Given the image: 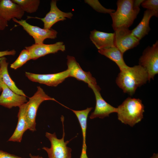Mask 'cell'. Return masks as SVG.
<instances>
[{
    "mask_svg": "<svg viewBox=\"0 0 158 158\" xmlns=\"http://www.w3.org/2000/svg\"><path fill=\"white\" fill-rule=\"evenodd\" d=\"M27 103L19 107L18 114V122L16 128L9 141L20 142L24 133L28 129L26 118Z\"/></svg>",
    "mask_w": 158,
    "mask_h": 158,
    "instance_id": "cell-17",
    "label": "cell"
},
{
    "mask_svg": "<svg viewBox=\"0 0 158 158\" xmlns=\"http://www.w3.org/2000/svg\"></svg>",
    "mask_w": 158,
    "mask_h": 158,
    "instance_id": "cell-34",
    "label": "cell"
},
{
    "mask_svg": "<svg viewBox=\"0 0 158 158\" xmlns=\"http://www.w3.org/2000/svg\"><path fill=\"white\" fill-rule=\"evenodd\" d=\"M114 33H108L94 30L90 32V38L98 50L114 46Z\"/></svg>",
    "mask_w": 158,
    "mask_h": 158,
    "instance_id": "cell-16",
    "label": "cell"
},
{
    "mask_svg": "<svg viewBox=\"0 0 158 158\" xmlns=\"http://www.w3.org/2000/svg\"></svg>",
    "mask_w": 158,
    "mask_h": 158,
    "instance_id": "cell-33",
    "label": "cell"
},
{
    "mask_svg": "<svg viewBox=\"0 0 158 158\" xmlns=\"http://www.w3.org/2000/svg\"><path fill=\"white\" fill-rule=\"evenodd\" d=\"M148 81L146 70L138 65L120 71L116 79L117 85L123 92L133 95L137 88Z\"/></svg>",
    "mask_w": 158,
    "mask_h": 158,
    "instance_id": "cell-1",
    "label": "cell"
},
{
    "mask_svg": "<svg viewBox=\"0 0 158 158\" xmlns=\"http://www.w3.org/2000/svg\"><path fill=\"white\" fill-rule=\"evenodd\" d=\"M8 63L4 56L0 58V72L2 81L11 90L18 95L26 96L23 91L19 89L11 78L8 71Z\"/></svg>",
    "mask_w": 158,
    "mask_h": 158,
    "instance_id": "cell-20",
    "label": "cell"
},
{
    "mask_svg": "<svg viewBox=\"0 0 158 158\" xmlns=\"http://www.w3.org/2000/svg\"><path fill=\"white\" fill-rule=\"evenodd\" d=\"M0 158H23L0 150Z\"/></svg>",
    "mask_w": 158,
    "mask_h": 158,
    "instance_id": "cell-26",
    "label": "cell"
},
{
    "mask_svg": "<svg viewBox=\"0 0 158 158\" xmlns=\"http://www.w3.org/2000/svg\"><path fill=\"white\" fill-rule=\"evenodd\" d=\"M24 12L17 4L10 0H0V16L7 21L15 18L21 19Z\"/></svg>",
    "mask_w": 158,
    "mask_h": 158,
    "instance_id": "cell-15",
    "label": "cell"
},
{
    "mask_svg": "<svg viewBox=\"0 0 158 158\" xmlns=\"http://www.w3.org/2000/svg\"><path fill=\"white\" fill-rule=\"evenodd\" d=\"M25 48L29 51L31 59L33 60L49 54L55 53L59 51H63L65 50V45L61 42L48 44H34L25 47Z\"/></svg>",
    "mask_w": 158,
    "mask_h": 158,
    "instance_id": "cell-12",
    "label": "cell"
},
{
    "mask_svg": "<svg viewBox=\"0 0 158 158\" xmlns=\"http://www.w3.org/2000/svg\"><path fill=\"white\" fill-rule=\"evenodd\" d=\"M8 26V21L0 16V30H4Z\"/></svg>",
    "mask_w": 158,
    "mask_h": 158,
    "instance_id": "cell-28",
    "label": "cell"
},
{
    "mask_svg": "<svg viewBox=\"0 0 158 158\" xmlns=\"http://www.w3.org/2000/svg\"><path fill=\"white\" fill-rule=\"evenodd\" d=\"M2 79L1 77V75L0 72V92L2 90Z\"/></svg>",
    "mask_w": 158,
    "mask_h": 158,
    "instance_id": "cell-31",
    "label": "cell"
},
{
    "mask_svg": "<svg viewBox=\"0 0 158 158\" xmlns=\"http://www.w3.org/2000/svg\"><path fill=\"white\" fill-rule=\"evenodd\" d=\"M150 158H158V154L157 153H154L153 156Z\"/></svg>",
    "mask_w": 158,
    "mask_h": 158,
    "instance_id": "cell-32",
    "label": "cell"
},
{
    "mask_svg": "<svg viewBox=\"0 0 158 158\" xmlns=\"http://www.w3.org/2000/svg\"><path fill=\"white\" fill-rule=\"evenodd\" d=\"M46 100L56 101L54 98L46 94L40 86L34 95L29 98L27 102L26 118L28 129L33 132L36 130V118L38 109L43 102Z\"/></svg>",
    "mask_w": 158,
    "mask_h": 158,
    "instance_id": "cell-5",
    "label": "cell"
},
{
    "mask_svg": "<svg viewBox=\"0 0 158 158\" xmlns=\"http://www.w3.org/2000/svg\"><path fill=\"white\" fill-rule=\"evenodd\" d=\"M2 92L0 95V105L6 108L11 109L18 107L27 103L26 97L15 93L2 82Z\"/></svg>",
    "mask_w": 158,
    "mask_h": 158,
    "instance_id": "cell-14",
    "label": "cell"
},
{
    "mask_svg": "<svg viewBox=\"0 0 158 158\" xmlns=\"http://www.w3.org/2000/svg\"><path fill=\"white\" fill-rule=\"evenodd\" d=\"M67 108L71 110L75 115L81 128L83 135V144L80 158H88L87 154V147L86 142L87 121L88 114L92 108L87 107L85 109L81 110H75Z\"/></svg>",
    "mask_w": 158,
    "mask_h": 158,
    "instance_id": "cell-18",
    "label": "cell"
},
{
    "mask_svg": "<svg viewBox=\"0 0 158 158\" xmlns=\"http://www.w3.org/2000/svg\"><path fill=\"white\" fill-rule=\"evenodd\" d=\"M117 108L118 119L131 127L143 118L144 106L139 99L128 97Z\"/></svg>",
    "mask_w": 158,
    "mask_h": 158,
    "instance_id": "cell-2",
    "label": "cell"
},
{
    "mask_svg": "<svg viewBox=\"0 0 158 158\" xmlns=\"http://www.w3.org/2000/svg\"><path fill=\"white\" fill-rule=\"evenodd\" d=\"M56 1L52 0L50 3L49 11L43 18L28 16V18H34L41 20L44 23V29H50L55 23L66 19V18H71L73 16L71 12L65 13L60 10L56 6Z\"/></svg>",
    "mask_w": 158,
    "mask_h": 158,
    "instance_id": "cell-11",
    "label": "cell"
},
{
    "mask_svg": "<svg viewBox=\"0 0 158 158\" xmlns=\"http://www.w3.org/2000/svg\"><path fill=\"white\" fill-rule=\"evenodd\" d=\"M114 31V46L122 54L139 44L140 40L132 34L128 28H121Z\"/></svg>",
    "mask_w": 158,
    "mask_h": 158,
    "instance_id": "cell-8",
    "label": "cell"
},
{
    "mask_svg": "<svg viewBox=\"0 0 158 158\" xmlns=\"http://www.w3.org/2000/svg\"><path fill=\"white\" fill-rule=\"evenodd\" d=\"M67 65L69 71V77H72L77 80L88 84L97 85L96 80L90 72L84 71L77 62L75 57L68 55Z\"/></svg>",
    "mask_w": 158,
    "mask_h": 158,
    "instance_id": "cell-13",
    "label": "cell"
},
{
    "mask_svg": "<svg viewBox=\"0 0 158 158\" xmlns=\"http://www.w3.org/2000/svg\"><path fill=\"white\" fill-rule=\"evenodd\" d=\"M31 59H32L29 51L26 49H23L15 61L11 64L10 68L16 70Z\"/></svg>",
    "mask_w": 158,
    "mask_h": 158,
    "instance_id": "cell-23",
    "label": "cell"
},
{
    "mask_svg": "<svg viewBox=\"0 0 158 158\" xmlns=\"http://www.w3.org/2000/svg\"><path fill=\"white\" fill-rule=\"evenodd\" d=\"M142 0H133V7L134 8H139L140 4L144 1Z\"/></svg>",
    "mask_w": 158,
    "mask_h": 158,
    "instance_id": "cell-29",
    "label": "cell"
},
{
    "mask_svg": "<svg viewBox=\"0 0 158 158\" xmlns=\"http://www.w3.org/2000/svg\"><path fill=\"white\" fill-rule=\"evenodd\" d=\"M158 13L153 11L147 10L144 13L143 18L138 25L131 30L132 34L140 40L146 35L150 30L149 21L153 16L158 17Z\"/></svg>",
    "mask_w": 158,
    "mask_h": 158,
    "instance_id": "cell-19",
    "label": "cell"
},
{
    "mask_svg": "<svg viewBox=\"0 0 158 158\" xmlns=\"http://www.w3.org/2000/svg\"><path fill=\"white\" fill-rule=\"evenodd\" d=\"M143 7L147 10L153 11L158 13V0H144L141 4Z\"/></svg>",
    "mask_w": 158,
    "mask_h": 158,
    "instance_id": "cell-25",
    "label": "cell"
},
{
    "mask_svg": "<svg viewBox=\"0 0 158 158\" xmlns=\"http://www.w3.org/2000/svg\"><path fill=\"white\" fill-rule=\"evenodd\" d=\"M69 74L68 69L58 73L46 74L25 72L26 76L30 80L52 87H56L63 82L69 77Z\"/></svg>",
    "mask_w": 158,
    "mask_h": 158,
    "instance_id": "cell-10",
    "label": "cell"
},
{
    "mask_svg": "<svg viewBox=\"0 0 158 158\" xmlns=\"http://www.w3.org/2000/svg\"><path fill=\"white\" fill-rule=\"evenodd\" d=\"M139 65L147 71L148 76V81L154 79L158 73V41L152 45L149 46L143 51L139 59Z\"/></svg>",
    "mask_w": 158,
    "mask_h": 158,
    "instance_id": "cell-6",
    "label": "cell"
},
{
    "mask_svg": "<svg viewBox=\"0 0 158 158\" xmlns=\"http://www.w3.org/2000/svg\"><path fill=\"white\" fill-rule=\"evenodd\" d=\"M85 2L89 4L96 11L101 13L109 14L115 11L111 9H107L102 6L98 0H85Z\"/></svg>",
    "mask_w": 158,
    "mask_h": 158,
    "instance_id": "cell-24",
    "label": "cell"
},
{
    "mask_svg": "<svg viewBox=\"0 0 158 158\" xmlns=\"http://www.w3.org/2000/svg\"><path fill=\"white\" fill-rule=\"evenodd\" d=\"M98 52L115 62L119 68L120 71L128 66L125 63L123 57V54L115 46L98 50Z\"/></svg>",
    "mask_w": 158,
    "mask_h": 158,
    "instance_id": "cell-21",
    "label": "cell"
},
{
    "mask_svg": "<svg viewBox=\"0 0 158 158\" xmlns=\"http://www.w3.org/2000/svg\"><path fill=\"white\" fill-rule=\"evenodd\" d=\"M30 158H44L42 157L39 155L35 156L32 155L31 154H30Z\"/></svg>",
    "mask_w": 158,
    "mask_h": 158,
    "instance_id": "cell-30",
    "label": "cell"
},
{
    "mask_svg": "<svg viewBox=\"0 0 158 158\" xmlns=\"http://www.w3.org/2000/svg\"><path fill=\"white\" fill-rule=\"evenodd\" d=\"M88 86L93 90L96 99L95 108L90 116V119L97 118L102 119L109 116L111 113H117V108L107 103L102 97L100 92L101 89L99 86L91 84L88 85Z\"/></svg>",
    "mask_w": 158,
    "mask_h": 158,
    "instance_id": "cell-9",
    "label": "cell"
},
{
    "mask_svg": "<svg viewBox=\"0 0 158 158\" xmlns=\"http://www.w3.org/2000/svg\"><path fill=\"white\" fill-rule=\"evenodd\" d=\"M16 53V51L13 49L10 51L5 50L0 51V58L7 55H15Z\"/></svg>",
    "mask_w": 158,
    "mask_h": 158,
    "instance_id": "cell-27",
    "label": "cell"
},
{
    "mask_svg": "<svg viewBox=\"0 0 158 158\" xmlns=\"http://www.w3.org/2000/svg\"><path fill=\"white\" fill-rule=\"evenodd\" d=\"M12 20L22 26L24 30L33 37L35 44H42L46 39H54L56 37L57 32L52 29H45L33 26L28 23L25 20H18L15 18Z\"/></svg>",
    "mask_w": 158,
    "mask_h": 158,
    "instance_id": "cell-7",
    "label": "cell"
},
{
    "mask_svg": "<svg viewBox=\"0 0 158 158\" xmlns=\"http://www.w3.org/2000/svg\"><path fill=\"white\" fill-rule=\"evenodd\" d=\"M61 119L63 128V135L61 139L57 138L55 133H51L46 132L45 133V136L50 142L51 147L48 148L44 147L42 149L47 153L48 158H71L72 157V150L67 146L70 141H64L65 133L63 116H61Z\"/></svg>",
    "mask_w": 158,
    "mask_h": 158,
    "instance_id": "cell-4",
    "label": "cell"
},
{
    "mask_svg": "<svg viewBox=\"0 0 158 158\" xmlns=\"http://www.w3.org/2000/svg\"><path fill=\"white\" fill-rule=\"evenodd\" d=\"M133 0L117 1L116 10L110 14L114 31L121 28H128L133 24L140 11V8H133Z\"/></svg>",
    "mask_w": 158,
    "mask_h": 158,
    "instance_id": "cell-3",
    "label": "cell"
},
{
    "mask_svg": "<svg viewBox=\"0 0 158 158\" xmlns=\"http://www.w3.org/2000/svg\"><path fill=\"white\" fill-rule=\"evenodd\" d=\"M18 4L23 11L32 13L37 11L40 3L39 0H12Z\"/></svg>",
    "mask_w": 158,
    "mask_h": 158,
    "instance_id": "cell-22",
    "label": "cell"
}]
</instances>
